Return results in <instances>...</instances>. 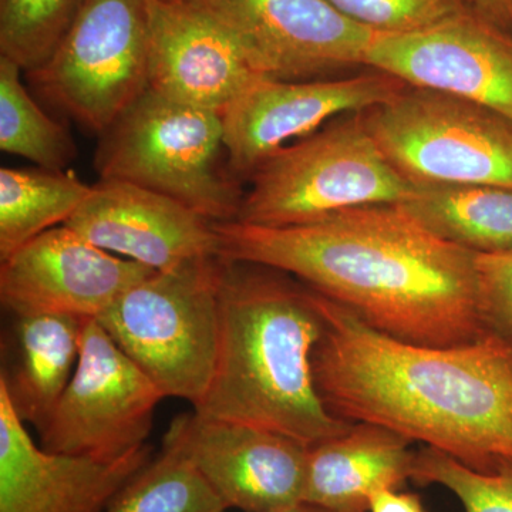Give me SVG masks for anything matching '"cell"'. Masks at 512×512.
Here are the masks:
<instances>
[{
    "mask_svg": "<svg viewBox=\"0 0 512 512\" xmlns=\"http://www.w3.org/2000/svg\"><path fill=\"white\" fill-rule=\"evenodd\" d=\"M362 117L387 160L414 185L512 188V120L498 111L406 86Z\"/></svg>",
    "mask_w": 512,
    "mask_h": 512,
    "instance_id": "7",
    "label": "cell"
},
{
    "mask_svg": "<svg viewBox=\"0 0 512 512\" xmlns=\"http://www.w3.org/2000/svg\"><path fill=\"white\" fill-rule=\"evenodd\" d=\"M406 437L369 423L309 447L303 503L330 512H367L370 498L412 478Z\"/></svg>",
    "mask_w": 512,
    "mask_h": 512,
    "instance_id": "18",
    "label": "cell"
},
{
    "mask_svg": "<svg viewBox=\"0 0 512 512\" xmlns=\"http://www.w3.org/2000/svg\"><path fill=\"white\" fill-rule=\"evenodd\" d=\"M268 512H330L328 510H323V508L315 507V505L309 504H298L293 505V507L282 508V510L268 511Z\"/></svg>",
    "mask_w": 512,
    "mask_h": 512,
    "instance_id": "30",
    "label": "cell"
},
{
    "mask_svg": "<svg viewBox=\"0 0 512 512\" xmlns=\"http://www.w3.org/2000/svg\"><path fill=\"white\" fill-rule=\"evenodd\" d=\"M476 275L485 332L512 343V249L476 254Z\"/></svg>",
    "mask_w": 512,
    "mask_h": 512,
    "instance_id": "27",
    "label": "cell"
},
{
    "mask_svg": "<svg viewBox=\"0 0 512 512\" xmlns=\"http://www.w3.org/2000/svg\"><path fill=\"white\" fill-rule=\"evenodd\" d=\"M412 480L441 485L456 495L466 512H512V460L478 471L437 448L424 447L414 457Z\"/></svg>",
    "mask_w": 512,
    "mask_h": 512,
    "instance_id": "25",
    "label": "cell"
},
{
    "mask_svg": "<svg viewBox=\"0 0 512 512\" xmlns=\"http://www.w3.org/2000/svg\"><path fill=\"white\" fill-rule=\"evenodd\" d=\"M467 3L471 12L512 35V0H467Z\"/></svg>",
    "mask_w": 512,
    "mask_h": 512,
    "instance_id": "29",
    "label": "cell"
},
{
    "mask_svg": "<svg viewBox=\"0 0 512 512\" xmlns=\"http://www.w3.org/2000/svg\"><path fill=\"white\" fill-rule=\"evenodd\" d=\"M87 0H0V56L26 73L55 53Z\"/></svg>",
    "mask_w": 512,
    "mask_h": 512,
    "instance_id": "24",
    "label": "cell"
},
{
    "mask_svg": "<svg viewBox=\"0 0 512 512\" xmlns=\"http://www.w3.org/2000/svg\"><path fill=\"white\" fill-rule=\"evenodd\" d=\"M414 191L377 146L362 113L343 114L256 168L237 221L308 224L350 208L404 204Z\"/></svg>",
    "mask_w": 512,
    "mask_h": 512,
    "instance_id": "5",
    "label": "cell"
},
{
    "mask_svg": "<svg viewBox=\"0 0 512 512\" xmlns=\"http://www.w3.org/2000/svg\"><path fill=\"white\" fill-rule=\"evenodd\" d=\"M151 458L150 446L111 461L37 447L0 379V512H103Z\"/></svg>",
    "mask_w": 512,
    "mask_h": 512,
    "instance_id": "17",
    "label": "cell"
},
{
    "mask_svg": "<svg viewBox=\"0 0 512 512\" xmlns=\"http://www.w3.org/2000/svg\"><path fill=\"white\" fill-rule=\"evenodd\" d=\"M222 256L156 271L97 322L165 397L202 402L217 363Z\"/></svg>",
    "mask_w": 512,
    "mask_h": 512,
    "instance_id": "6",
    "label": "cell"
},
{
    "mask_svg": "<svg viewBox=\"0 0 512 512\" xmlns=\"http://www.w3.org/2000/svg\"><path fill=\"white\" fill-rule=\"evenodd\" d=\"M164 399L103 326L87 319L72 379L40 429L42 447L69 456L119 460L147 446L154 413Z\"/></svg>",
    "mask_w": 512,
    "mask_h": 512,
    "instance_id": "9",
    "label": "cell"
},
{
    "mask_svg": "<svg viewBox=\"0 0 512 512\" xmlns=\"http://www.w3.org/2000/svg\"><path fill=\"white\" fill-rule=\"evenodd\" d=\"M339 12L380 35L431 28L467 13V0H328Z\"/></svg>",
    "mask_w": 512,
    "mask_h": 512,
    "instance_id": "26",
    "label": "cell"
},
{
    "mask_svg": "<svg viewBox=\"0 0 512 512\" xmlns=\"http://www.w3.org/2000/svg\"><path fill=\"white\" fill-rule=\"evenodd\" d=\"M20 72L18 64L0 56V148L45 170L62 171L76 157L73 138L30 97Z\"/></svg>",
    "mask_w": 512,
    "mask_h": 512,
    "instance_id": "22",
    "label": "cell"
},
{
    "mask_svg": "<svg viewBox=\"0 0 512 512\" xmlns=\"http://www.w3.org/2000/svg\"><path fill=\"white\" fill-rule=\"evenodd\" d=\"M148 89L224 113L261 79L235 33L201 2L146 0Z\"/></svg>",
    "mask_w": 512,
    "mask_h": 512,
    "instance_id": "15",
    "label": "cell"
},
{
    "mask_svg": "<svg viewBox=\"0 0 512 512\" xmlns=\"http://www.w3.org/2000/svg\"><path fill=\"white\" fill-rule=\"evenodd\" d=\"M16 363L0 379L23 423L45 426L72 379L87 319L62 313L16 315Z\"/></svg>",
    "mask_w": 512,
    "mask_h": 512,
    "instance_id": "19",
    "label": "cell"
},
{
    "mask_svg": "<svg viewBox=\"0 0 512 512\" xmlns=\"http://www.w3.org/2000/svg\"><path fill=\"white\" fill-rule=\"evenodd\" d=\"M424 228L476 254L512 249V188L497 185H416L400 204Z\"/></svg>",
    "mask_w": 512,
    "mask_h": 512,
    "instance_id": "20",
    "label": "cell"
},
{
    "mask_svg": "<svg viewBox=\"0 0 512 512\" xmlns=\"http://www.w3.org/2000/svg\"><path fill=\"white\" fill-rule=\"evenodd\" d=\"M312 293L323 320L313 377L330 412L420 441L473 470L512 460V343L490 333L458 346L404 342Z\"/></svg>",
    "mask_w": 512,
    "mask_h": 512,
    "instance_id": "2",
    "label": "cell"
},
{
    "mask_svg": "<svg viewBox=\"0 0 512 512\" xmlns=\"http://www.w3.org/2000/svg\"><path fill=\"white\" fill-rule=\"evenodd\" d=\"M92 187L74 173L45 168L0 170V261L37 235L66 224Z\"/></svg>",
    "mask_w": 512,
    "mask_h": 512,
    "instance_id": "21",
    "label": "cell"
},
{
    "mask_svg": "<svg viewBox=\"0 0 512 512\" xmlns=\"http://www.w3.org/2000/svg\"><path fill=\"white\" fill-rule=\"evenodd\" d=\"M163 447L187 458L228 508L268 512L303 503L309 447L284 434L192 412L175 417Z\"/></svg>",
    "mask_w": 512,
    "mask_h": 512,
    "instance_id": "12",
    "label": "cell"
},
{
    "mask_svg": "<svg viewBox=\"0 0 512 512\" xmlns=\"http://www.w3.org/2000/svg\"><path fill=\"white\" fill-rule=\"evenodd\" d=\"M146 0H87L62 43L28 73L37 92L101 134L150 87Z\"/></svg>",
    "mask_w": 512,
    "mask_h": 512,
    "instance_id": "8",
    "label": "cell"
},
{
    "mask_svg": "<svg viewBox=\"0 0 512 512\" xmlns=\"http://www.w3.org/2000/svg\"><path fill=\"white\" fill-rule=\"evenodd\" d=\"M63 225L96 247L154 271L220 255L214 222L167 195L126 181L100 178Z\"/></svg>",
    "mask_w": 512,
    "mask_h": 512,
    "instance_id": "16",
    "label": "cell"
},
{
    "mask_svg": "<svg viewBox=\"0 0 512 512\" xmlns=\"http://www.w3.org/2000/svg\"><path fill=\"white\" fill-rule=\"evenodd\" d=\"M228 505L173 448L163 447L103 512H225Z\"/></svg>",
    "mask_w": 512,
    "mask_h": 512,
    "instance_id": "23",
    "label": "cell"
},
{
    "mask_svg": "<svg viewBox=\"0 0 512 512\" xmlns=\"http://www.w3.org/2000/svg\"><path fill=\"white\" fill-rule=\"evenodd\" d=\"M370 512H427L417 495L386 488L370 498Z\"/></svg>",
    "mask_w": 512,
    "mask_h": 512,
    "instance_id": "28",
    "label": "cell"
},
{
    "mask_svg": "<svg viewBox=\"0 0 512 512\" xmlns=\"http://www.w3.org/2000/svg\"><path fill=\"white\" fill-rule=\"evenodd\" d=\"M238 37L255 72L284 82L363 66L380 33L328 0H201Z\"/></svg>",
    "mask_w": 512,
    "mask_h": 512,
    "instance_id": "10",
    "label": "cell"
},
{
    "mask_svg": "<svg viewBox=\"0 0 512 512\" xmlns=\"http://www.w3.org/2000/svg\"><path fill=\"white\" fill-rule=\"evenodd\" d=\"M322 333L308 286L222 256L217 363L194 412L275 431L306 447L345 433L353 423L330 412L313 377Z\"/></svg>",
    "mask_w": 512,
    "mask_h": 512,
    "instance_id": "3",
    "label": "cell"
},
{
    "mask_svg": "<svg viewBox=\"0 0 512 512\" xmlns=\"http://www.w3.org/2000/svg\"><path fill=\"white\" fill-rule=\"evenodd\" d=\"M363 66L512 120V35L471 10L419 32L377 36Z\"/></svg>",
    "mask_w": 512,
    "mask_h": 512,
    "instance_id": "13",
    "label": "cell"
},
{
    "mask_svg": "<svg viewBox=\"0 0 512 512\" xmlns=\"http://www.w3.org/2000/svg\"><path fill=\"white\" fill-rule=\"evenodd\" d=\"M181 2H201V0H181Z\"/></svg>",
    "mask_w": 512,
    "mask_h": 512,
    "instance_id": "31",
    "label": "cell"
},
{
    "mask_svg": "<svg viewBox=\"0 0 512 512\" xmlns=\"http://www.w3.org/2000/svg\"><path fill=\"white\" fill-rule=\"evenodd\" d=\"M220 255L295 276L404 342L458 346L488 335L476 252L437 237L400 205H369L289 227L217 222Z\"/></svg>",
    "mask_w": 512,
    "mask_h": 512,
    "instance_id": "1",
    "label": "cell"
},
{
    "mask_svg": "<svg viewBox=\"0 0 512 512\" xmlns=\"http://www.w3.org/2000/svg\"><path fill=\"white\" fill-rule=\"evenodd\" d=\"M222 114L148 89L103 134L96 171L187 205L205 220L237 221L242 181L229 170Z\"/></svg>",
    "mask_w": 512,
    "mask_h": 512,
    "instance_id": "4",
    "label": "cell"
},
{
    "mask_svg": "<svg viewBox=\"0 0 512 512\" xmlns=\"http://www.w3.org/2000/svg\"><path fill=\"white\" fill-rule=\"evenodd\" d=\"M153 272L59 225L2 261L0 296L15 316L62 313L97 319L120 293Z\"/></svg>",
    "mask_w": 512,
    "mask_h": 512,
    "instance_id": "14",
    "label": "cell"
},
{
    "mask_svg": "<svg viewBox=\"0 0 512 512\" xmlns=\"http://www.w3.org/2000/svg\"><path fill=\"white\" fill-rule=\"evenodd\" d=\"M406 86L377 70L302 82L261 77L222 113L229 170L238 180H249L266 158L289 141L311 136L343 114L363 113L387 103Z\"/></svg>",
    "mask_w": 512,
    "mask_h": 512,
    "instance_id": "11",
    "label": "cell"
}]
</instances>
